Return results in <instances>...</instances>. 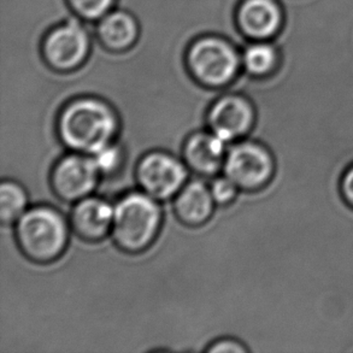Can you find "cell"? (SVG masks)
I'll return each instance as SVG.
<instances>
[{
	"label": "cell",
	"mask_w": 353,
	"mask_h": 353,
	"mask_svg": "<svg viewBox=\"0 0 353 353\" xmlns=\"http://www.w3.org/2000/svg\"><path fill=\"white\" fill-rule=\"evenodd\" d=\"M97 165L101 175H112L115 174L123 163V151L115 143H111L94 156Z\"/></svg>",
	"instance_id": "ac0fdd59"
},
{
	"label": "cell",
	"mask_w": 353,
	"mask_h": 353,
	"mask_svg": "<svg viewBox=\"0 0 353 353\" xmlns=\"http://www.w3.org/2000/svg\"><path fill=\"white\" fill-rule=\"evenodd\" d=\"M343 193L346 201L353 206V167L350 168L343 179Z\"/></svg>",
	"instance_id": "44dd1931"
},
{
	"label": "cell",
	"mask_w": 353,
	"mask_h": 353,
	"mask_svg": "<svg viewBox=\"0 0 353 353\" xmlns=\"http://www.w3.org/2000/svg\"><path fill=\"white\" fill-rule=\"evenodd\" d=\"M210 191L216 205L227 206L234 201L240 190L234 182L223 175L214 179L211 182Z\"/></svg>",
	"instance_id": "d6986e66"
},
{
	"label": "cell",
	"mask_w": 353,
	"mask_h": 353,
	"mask_svg": "<svg viewBox=\"0 0 353 353\" xmlns=\"http://www.w3.org/2000/svg\"><path fill=\"white\" fill-rule=\"evenodd\" d=\"M69 223L72 232L87 243H98L111 234L114 225V206L99 196H86L77 201Z\"/></svg>",
	"instance_id": "8fae6325"
},
{
	"label": "cell",
	"mask_w": 353,
	"mask_h": 353,
	"mask_svg": "<svg viewBox=\"0 0 353 353\" xmlns=\"http://www.w3.org/2000/svg\"><path fill=\"white\" fill-rule=\"evenodd\" d=\"M119 130V116L114 108L94 97L69 101L58 115V138L70 152L94 156L115 143Z\"/></svg>",
	"instance_id": "6da1fadb"
},
{
	"label": "cell",
	"mask_w": 353,
	"mask_h": 353,
	"mask_svg": "<svg viewBox=\"0 0 353 353\" xmlns=\"http://www.w3.org/2000/svg\"><path fill=\"white\" fill-rule=\"evenodd\" d=\"M97 35L109 51L123 52L133 48L138 40V21L127 11L111 10L98 21Z\"/></svg>",
	"instance_id": "5bb4252c"
},
{
	"label": "cell",
	"mask_w": 353,
	"mask_h": 353,
	"mask_svg": "<svg viewBox=\"0 0 353 353\" xmlns=\"http://www.w3.org/2000/svg\"><path fill=\"white\" fill-rule=\"evenodd\" d=\"M276 61L275 50L264 43L250 45L241 54V64L252 77H263L272 72Z\"/></svg>",
	"instance_id": "2e32d148"
},
{
	"label": "cell",
	"mask_w": 353,
	"mask_h": 353,
	"mask_svg": "<svg viewBox=\"0 0 353 353\" xmlns=\"http://www.w3.org/2000/svg\"><path fill=\"white\" fill-rule=\"evenodd\" d=\"M186 62L194 81L214 90L234 81L243 65L234 46L219 37L196 40L187 51Z\"/></svg>",
	"instance_id": "277c9868"
},
{
	"label": "cell",
	"mask_w": 353,
	"mask_h": 353,
	"mask_svg": "<svg viewBox=\"0 0 353 353\" xmlns=\"http://www.w3.org/2000/svg\"><path fill=\"white\" fill-rule=\"evenodd\" d=\"M209 130L230 145L252 132L257 114L252 103L241 94H225L208 111Z\"/></svg>",
	"instance_id": "9c48e42d"
},
{
	"label": "cell",
	"mask_w": 353,
	"mask_h": 353,
	"mask_svg": "<svg viewBox=\"0 0 353 353\" xmlns=\"http://www.w3.org/2000/svg\"><path fill=\"white\" fill-rule=\"evenodd\" d=\"M69 8L77 14V19L83 21H99L109 14L116 0H67Z\"/></svg>",
	"instance_id": "e0dca14e"
},
{
	"label": "cell",
	"mask_w": 353,
	"mask_h": 353,
	"mask_svg": "<svg viewBox=\"0 0 353 353\" xmlns=\"http://www.w3.org/2000/svg\"><path fill=\"white\" fill-rule=\"evenodd\" d=\"M101 172L93 156L70 152L63 156L53 165L50 183L58 199L77 203L94 192Z\"/></svg>",
	"instance_id": "ba28073f"
},
{
	"label": "cell",
	"mask_w": 353,
	"mask_h": 353,
	"mask_svg": "<svg viewBox=\"0 0 353 353\" xmlns=\"http://www.w3.org/2000/svg\"><path fill=\"white\" fill-rule=\"evenodd\" d=\"M228 143L211 130L191 134L183 143L182 158L188 170L201 177H216L223 170Z\"/></svg>",
	"instance_id": "30bf717a"
},
{
	"label": "cell",
	"mask_w": 353,
	"mask_h": 353,
	"mask_svg": "<svg viewBox=\"0 0 353 353\" xmlns=\"http://www.w3.org/2000/svg\"><path fill=\"white\" fill-rule=\"evenodd\" d=\"M208 352H248V349L238 340L221 339L217 340L206 349Z\"/></svg>",
	"instance_id": "ffe728a7"
},
{
	"label": "cell",
	"mask_w": 353,
	"mask_h": 353,
	"mask_svg": "<svg viewBox=\"0 0 353 353\" xmlns=\"http://www.w3.org/2000/svg\"><path fill=\"white\" fill-rule=\"evenodd\" d=\"M70 223L52 206L29 208L14 223V238L21 252L29 261L48 264L65 252Z\"/></svg>",
	"instance_id": "7a4b0ae2"
},
{
	"label": "cell",
	"mask_w": 353,
	"mask_h": 353,
	"mask_svg": "<svg viewBox=\"0 0 353 353\" xmlns=\"http://www.w3.org/2000/svg\"><path fill=\"white\" fill-rule=\"evenodd\" d=\"M140 191L158 201L175 198L187 183L188 168L183 161L164 151H151L140 158L135 168Z\"/></svg>",
	"instance_id": "8992f818"
},
{
	"label": "cell",
	"mask_w": 353,
	"mask_h": 353,
	"mask_svg": "<svg viewBox=\"0 0 353 353\" xmlns=\"http://www.w3.org/2000/svg\"><path fill=\"white\" fill-rule=\"evenodd\" d=\"M275 169V158L265 145L240 140L228 148L222 172L240 191L256 193L270 183Z\"/></svg>",
	"instance_id": "5b68a950"
},
{
	"label": "cell",
	"mask_w": 353,
	"mask_h": 353,
	"mask_svg": "<svg viewBox=\"0 0 353 353\" xmlns=\"http://www.w3.org/2000/svg\"><path fill=\"white\" fill-rule=\"evenodd\" d=\"M216 203L205 182H187L174 198V212L182 225L196 228L205 225L214 214Z\"/></svg>",
	"instance_id": "7c38bea8"
},
{
	"label": "cell",
	"mask_w": 353,
	"mask_h": 353,
	"mask_svg": "<svg viewBox=\"0 0 353 353\" xmlns=\"http://www.w3.org/2000/svg\"><path fill=\"white\" fill-rule=\"evenodd\" d=\"M236 21L246 37L265 39L276 33L281 14L272 0H243L239 6Z\"/></svg>",
	"instance_id": "4fadbf2b"
},
{
	"label": "cell",
	"mask_w": 353,
	"mask_h": 353,
	"mask_svg": "<svg viewBox=\"0 0 353 353\" xmlns=\"http://www.w3.org/2000/svg\"><path fill=\"white\" fill-rule=\"evenodd\" d=\"M159 203L143 191L128 192L114 205L111 235L124 252H143L157 238L162 227Z\"/></svg>",
	"instance_id": "3957f363"
},
{
	"label": "cell",
	"mask_w": 353,
	"mask_h": 353,
	"mask_svg": "<svg viewBox=\"0 0 353 353\" xmlns=\"http://www.w3.org/2000/svg\"><path fill=\"white\" fill-rule=\"evenodd\" d=\"M28 194L23 187L12 180L0 185V221L4 225H14L28 210Z\"/></svg>",
	"instance_id": "9a60e30c"
},
{
	"label": "cell",
	"mask_w": 353,
	"mask_h": 353,
	"mask_svg": "<svg viewBox=\"0 0 353 353\" xmlns=\"http://www.w3.org/2000/svg\"><path fill=\"white\" fill-rule=\"evenodd\" d=\"M90 51L91 37L80 19L58 24L43 39V59L56 72H72L81 67Z\"/></svg>",
	"instance_id": "52a82bcc"
}]
</instances>
